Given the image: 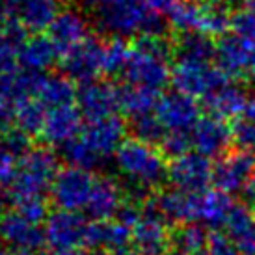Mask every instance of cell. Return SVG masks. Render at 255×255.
<instances>
[{"label": "cell", "instance_id": "obj_1", "mask_svg": "<svg viewBox=\"0 0 255 255\" xmlns=\"http://www.w3.org/2000/svg\"><path fill=\"white\" fill-rule=\"evenodd\" d=\"M175 45L168 36H138L132 41V52L123 78L128 84L162 90L171 82V65Z\"/></svg>", "mask_w": 255, "mask_h": 255}, {"label": "cell", "instance_id": "obj_2", "mask_svg": "<svg viewBox=\"0 0 255 255\" xmlns=\"http://www.w3.org/2000/svg\"><path fill=\"white\" fill-rule=\"evenodd\" d=\"M95 13L101 30L112 36H166L164 19L153 13L143 0H103L95 7Z\"/></svg>", "mask_w": 255, "mask_h": 255}, {"label": "cell", "instance_id": "obj_3", "mask_svg": "<svg viewBox=\"0 0 255 255\" xmlns=\"http://www.w3.org/2000/svg\"><path fill=\"white\" fill-rule=\"evenodd\" d=\"M116 164L132 184L145 194L158 190L168 179V158L158 145L138 138H125L116 151Z\"/></svg>", "mask_w": 255, "mask_h": 255}, {"label": "cell", "instance_id": "obj_4", "mask_svg": "<svg viewBox=\"0 0 255 255\" xmlns=\"http://www.w3.org/2000/svg\"><path fill=\"white\" fill-rule=\"evenodd\" d=\"M58 171L60 160L50 145H32L17 160L13 181L7 186L11 201L32 196L45 198L47 194H50Z\"/></svg>", "mask_w": 255, "mask_h": 255}, {"label": "cell", "instance_id": "obj_5", "mask_svg": "<svg viewBox=\"0 0 255 255\" xmlns=\"http://www.w3.org/2000/svg\"><path fill=\"white\" fill-rule=\"evenodd\" d=\"M231 80L233 78L227 77L214 60L173 58L170 84L175 92L190 95L194 99H205L209 93Z\"/></svg>", "mask_w": 255, "mask_h": 255}, {"label": "cell", "instance_id": "obj_6", "mask_svg": "<svg viewBox=\"0 0 255 255\" xmlns=\"http://www.w3.org/2000/svg\"><path fill=\"white\" fill-rule=\"evenodd\" d=\"M95 179L97 177L93 175V171L82 168L75 166L60 168L50 188L52 203L64 211H75V213L84 211L95 186Z\"/></svg>", "mask_w": 255, "mask_h": 255}, {"label": "cell", "instance_id": "obj_7", "mask_svg": "<svg viewBox=\"0 0 255 255\" xmlns=\"http://www.w3.org/2000/svg\"><path fill=\"white\" fill-rule=\"evenodd\" d=\"M90 220L75 211L56 209L49 214L45 222V237L50 250L69 254L86 246Z\"/></svg>", "mask_w": 255, "mask_h": 255}, {"label": "cell", "instance_id": "obj_8", "mask_svg": "<svg viewBox=\"0 0 255 255\" xmlns=\"http://www.w3.org/2000/svg\"><path fill=\"white\" fill-rule=\"evenodd\" d=\"M170 224L147 196L142 201V218L132 231V246L140 255H166L170 250Z\"/></svg>", "mask_w": 255, "mask_h": 255}, {"label": "cell", "instance_id": "obj_9", "mask_svg": "<svg viewBox=\"0 0 255 255\" xmlns=\"http://www.w3.org/2000/svg\"><path fill=\"white\" fill-rule=\"evenodd\" d=\"M103 52H105V41L99 36L92 34L71 52L62 56L60 64L64 75H67L80 86L99 80V77H103Z\"/></svg>", "mask_w": 255, "mask_h": 255}, {"label": "cell", "instance_id": "obj_10", "mask_svg": "<svg viewBox=\"0 0 255 255\" xmlns=\"http://www.w3.org/2000/svg\"><path fill=\"white\" fill-rule=\"evenodd\" d=\"M213 177L214 164L198 151H190L168 164V181L179 190L203 192L211 186Z\"/></svg>", "mask_w": 255, "mask_h": 255}, {"label": "cell", "instance_id": "obj_11", "mask_svg": "<svg viewBox=\"0 0 255 255\" xmlns=\"http://www.w3.org/2000/svg\"><path fill=\"white\" fill-rule=\"evenodd\" d=\"M255 175V155L242 149H229L216 158L213 184L227 194L244 192Z\"/></svg>", "mask_w": 255, "mask_h": 255}, {"label": "cell", "instance_id": "obj_12", "mask_svg": "<svg viewBox=\"0 0 255 255\" xmlns=\"http://www.w3.org/2000/svg\"><path fill=\"white\" fill-rule=\"evenodd\" d=\"M77 107L86 121L110 118L121 110V88L110 80H93L78 88Z\"/></svg>", "mask_w": 255, "mask_h": 255}, {"label": "cell", "instance_id": "obj_13", "mask_svg": "<svg viewBox=\"0 0 255 255\" xmlns=\"http://www.w3.org/2000/svg\"><path fill=\"white\" fill-rule=\"evenodd\" d=\"M192 147L209 158H220L229 151L233 143V130L229 121L220 120L216 116H201L196 127L190 130Z\"/></svg>", "mask_w": 255, "mask_h": 255}, {"label": "cell", "instance_id": "obj_14", "mask_svg": "<svg viewBox=\"0 0 255 255\" xmlns=\"http://www.w3.org/2000/svg\"><path fill=\"white\" fill-rule=\"evenodd\" d=\"M156 118L160 120L166 130H188L196 127L201 120V107L198 99L181 92L162 93L156 107Z\"/></svg>", "mask_w": 255, "mask_h": 255}, {"label": "cell", "instance_id": "obj_15", "mask_svg": "<svg viewBox=\"0 0 255 255\" xmlns=\"http://www.w3.org/2000/svg\"><path fill=\"white\" fill-rule=\"evenodd\" d=\"M0 241L11 250L37 252L47 242L45 227L22 218L17 211H7L0 216Z\"/></svg>", "mask_w": 255, "mask_h": 255}, {"label": "cell", "instance_id": "obj_16", "mask_svg": "<svg viewBox=\"0 0 255 255\" xmlns=\"http://www.w3.org/2000/svg\"><path fill=\"white\" fill-rule=\"evenodd\" d=\"M125 134L127 125L118 114L103 120L86 121V125L80 130V138L103 158L116 155L120 145L125 142Z\"/></svg>", "mask_w": 255, "mask_h": 255}, {"label": "cell", "instance_id": "obj_17", "mask_svg": "<svg viewBox=\"0 0 255 255\" xmlns=\"http://www.w3.org/2000/svg\"><path fill=\"white\" fill-rule=\"evenodd\" d=\"M49 37L60 50V56H65L75 47H78L86 37L92 36L88 19L75 7H62L56 19L47 30Z\"/></svg>", "mask_w": 255, "mask_h": 255}, {"label": "cell", "instance_id": "obj_18", "mask_svg": "<svg viewBox=\"0 0 255 255\" xmlns=\"http://www.w3.org/2000/svg\"><path fill=\"white\" fill-rule=\"evenodd\" d=\"M82 120L84 116L75 105H64V107L49 108L45 125L41 130V138L47 145H64V143L75 140L80 136L82 130Z\"/></svg>", "mask_w": 255, "mask_h": 255}, {"label": "cell", "instance_id": "obj_19", "mask_svg": "<svg viewBox=\"0 0 255 255\" xmlns=\"http://www.w3.org/2000/svg\"><path fill=\"white\" fill-rule=\"evenodd\" d=\"M156 211L162 214L170 226L192 224L198 216V192H186L179 188L156 190L149 196ZM198 224V222H196Z\"/></svg>", "mask_w": 255, "mask_h": 255}, {"label": "cell", "instance_id": "obj_20", "mask_svg": "<svg viewBox=\"0 0 255 255\" xmlns=\"http://www.w3.org/2000/svg\"><path fill=\"white\" fill-rule=\"evenodd\" d=\"M6 15L19 19L28 32L37 34L49 30L62 11V0H6Z\"/></svg>", "mask_w": 255, "mask_h": 255}, {"label": "cell", "instance_id": "obj_21", "mask_svg": "<svg viewBox=\"0 0 255 255\" xmlns=\"http://www.w3.org/2000/svg\"><path fill=\"white\" fill-rule=\"evenodd\" d=\"M28 30L19 19L4 15L0 19V77L21 71V49Z\"/></svg>", "mask_w": 255, "mask_h": 255}, {"label": "cell", "instance_id": "obj_22", "mask_svg": "<svg viewBox=\"0 0 255 255\" xmlns=\"http://www.w3.org/2000/svg\"><path fill=\"white\" fill-rule=\"evenodd\" d=\"M125 201H127V194L118 181H114L112 177H97L84 211L92 220L107 222L118 214Z\"/></svg>", "mask_w": 255, "mask_h": 255}, {"label": "cell", "instance_id": "obj_23", "mask_svg": "<svg viewBox=\"0 0 255 255\" xmlns=\"http://www.w3.org/2000/svg\"><path fill=\"white\" fill-rule=\"evenodd\" d=\"M250 95L241 84H237V80H231L227 84L220 86L218 90L209 93L203 99V107L207 114L216 116L220 120L233 121L242 118L246 103H248Z\"/></svg>", "mask_w": 255, "mask_h": 255}, {"label": "cell", "instance_id": "obj_24", "mask_svg": "<svg viewBox=\"0 0 255 255\" xmlns=\"http://www.w3.org/2000/svg\"><path fill=\"white\" fill-rule=\"evenodd\" d=\"M60 60H62L60 50L56 49L49 34H43V32L26 37L21 49V69H26V71L45 73Z\"/></svg>", "mask_w": 255, "mask_h": 255}, {"label": "cell", "instance_id": "obj_25", "mask_svg": "<svg viewBox=\"0 0 255 255\" xmlns=\"http://www.w3.org/2000/svg\"><path fill=\"white\" fill-rule=\"evenodd\" d=\"M231 194L220 190V188H207L203 192H198V216L196 222L205 226L207 229L218 231L220 227H226L229 211L233 207Z\"/></svg>", "mask_w": 255, "mask_h": 255}, {"label": "cell", "instance_id": "obj_26", "mask_svg": "<svg viewBox=\"0 0 255 255\" xmlns=\"http://www.w3.org/2000/svg\"><path fill=\"white\" fill-rule=\"evenodd\" d=\"M199 34L220 39L233 28V4L231 0H198Z\"/></svg>", "mask_w": 255, "mask_h": 255}, {"label": "cell", "instance_id": "obj_27", "mask_svg": "<svg viewBox=\"0 0 255 255\" xmlns=\"http://www.w3.org/2000/svg\"><path fill=\"white\" fill-rule=\"evenodd\" d=\"M160 97H162L160 90L127 82L125 86H121V112L130 120L155 114Z\"/></svg>", "mask_w": 255, "mask_h": 255}, {"label": "cell", "instance_id": "obj_28", "mask_svg": "<svg viewBox=\"0 0 255 255\" xmlns=\"http://www.w3.org/2000/svg\"><path fill=\"white\" fill-rule=\"evenodd\" d=\"M211 233L207 231L205 226L201 224H181L171 229L170 237V250L177 255H201L205 254L207 244H209Z\"/></svg>", "mask_w": 255, "mask_h": 255}, {"label": "cell", "instance_id": "obj_29", "mask_svg": "<svg viewBox=\"0 0 255 255\" xmlns=\"http://www.w3.org/2000/svg\"><path fill=\"white\" fill-rule=\"evenodd\" d=\"M77 95V82L62 73V75H45L43 77L41 88L37 92V99L47 108H56L64 107V105H75Z\"/></svg>", "mask_w": 255, "mask_h": 255}, {"label": "cell", "instance_id": "obj_30", "mask_svg": "<svg viewBox=\"0 0 255 255\" xmlns=\"http://www.w3.org/2000/svg\"><path fill=\"white\" fill-rule=\"evenodd\" d=\"M175 58H192V60H214L216 43L213 37L199 32H184L173 37Z\"/></svg>", "mask_w": 255, "mask_h": 255}, {"label": "cell", "instance_id": "obj_31", "mask_svg": "<svg viewBox=\"0 0 255 255\" xmlns=\"http://www.w3.org/2000/svg\"><path fill=\"white\" fill-rule=\"evenodd\" d=\"M132 52V43H128L125 37L112 36L105 41V52H103V77H123L127 69L128 60Z\"/></svg>", "mask_w": 255, "mask_h": 255}, {"label": "cell", "instance_id": "obj_32", "mask_svg": "<svg viewBox=\"0 0 255 255\" xmlns=\"http://www.w3.org/2000/svg\"><path fill=\"white\" fill-rule=\"evenodd\" d=\"M47 112H49V108L37 97L21 101L17 105V112H15V127L21 128L22 132H26L30 138L41 136Z\"/></svg>", "mask_w": 255, "mask_h": 255}, {"label": "cell", "instance_id": "obj_33", "mask_svg": "<svg viewBox=\"0 0 255 255\" xmlns=\"http://www.w3.org/2000/svg\"><path fill=\"white\" fill-rule=\"evenodd\" d=\"M62 156H64L65 162H67V166L82 168V170H88V171H93L99 166L101 160H103V156L97 155L80 136H77L75 140L62 145Z\"/></svg>", "mask_w": 255, "mask_h": 255}, {"label": "cell", "instance_id": "obj_34", "mask_svg": "<svg viewBox=\"0 0 255 255\" xmlns=\"http://www.w3.org/2000/svg\"><path fill=\"white\" fill-rule=\"evenodd\" d=\"M254 226H255V207L252 203L235 201L231 211H229V216H227L226 227H224L227 231V235L235 241V239H239L241 235H244Z\"/></svg>", "mask_w": 255, "mask_h": 255}, {"label": "cell", "instance_id": "obj_35", "mask_svg": "<svg viewBox=\"0 0 255 255\" xmlns=\"http://www.w3.org/2000/svg\"><path fill=\"white\" fill-rule=\"evenodd\" d=\"M130 130L132 136L142 140V142L153 143V145H160L162 138L166 136V127H164L160 120L156 118V114H147V116H140L130 121Z\"/></svg>", "mask_w": 255, "mask_h": 255}, {"label": "cell", "instance_id": "obj_36", "mask_svg": "<svg viewBox=\"0 0 255 255\" xmlns=\"http://www.w3.org/2000/svg\"><path fill=\"white\" fill-rule=\"evenodd\" d=\"M13 211L21 214L22 218L30 220L32 224H39L47 222L49 218V203L47 199L41 196H32V198H21L13 201Z\"/></svg>", "mask_w": 255, "mask_h": 255}, {"label": "cell", "instance_id": "obj_37", "mask_svg": "<svg viewBox=\"0 0 255 255\" xmlns=\"http://www.w3.org/2000/svg\"><path fill=\"white\" fill-rule=\"evenodd\" d=\"M158 147L168 160L179 158V156L190 153V149H194L192 147V134L188 130H168Z\"/></svg>", "mask_w": 255, "mask_h": 255}, {"label": "cell", "instance_id": "obj_38", "mask_svg": "<svg viewBox=\"0 0 255 255\" xmlns=\"http://www.w3.org/2000/svg\"><path fill=\"white\" fill-rule=\"evenodd\" d=\"M231 130H233V143L237 145V149L250 151L255 155V121L239 118L231 125Z\"/></svg>", "mask_w": 255, "mask_h": 255}, {"label": "cell", "instance_id": "obj_39", "mask_svg": "<svg viewBox=\"0 0 255 255\" xmlns=\"http://www.w3.org/2000/svg\"><path fill=\"white\" fill-rule=\"evenodd\" d=\"M235 34L248 39H255V6H241L233 13Z\"/></svg>", "mask_w": 255, "mask_h": 255}, {"label": "cell", "instance_id": "obj_40", "mask_svg": "<svg viewBox=\"0 0 255 255\" xmlns=\"http://www.w3.org/2000/svg\"><path fill=\"white\" fill-rule=\"evenodd\" d=\"M15 112H17V103L6 90L0 88V138L13 128Z\"/></svg>", "mask_w": 255, "mask_h": 255}, {"label": "cell", "instance_id": "obj_41", "mask_svg": "<svg viewBox=\"0 0 255 255\" xmlns=\"http://www.w3.org/2000/svg\"><path fill=\"white\" fill-rule=\"evenodd\" d=\"M205 255H239V250L229 235L222 231H213L209 244H207Z\"/></svg>", "mask_w": 255, "mask_h": 255}, {"label": "cell", "instance_id": "obj_42", "mask_svg": "<svg viewBox=\"0 0 255 255\" xmlns=\"http://www.w3.org/2000/svg\"><path fill=\"white\" fill-rule=\"evenodd\" d=\"M17 156L0 140V186H9L17 170Z\"/></svg>", "mask_w": 255, "mask_h": 255}, {"label": "cell", "instance_id": "obj_43", "mask_svg": "<svg viewBox=\"0 0 255 255\" xmlns=\"http://www.w3.org/2000/svg\"><path fill=\"white\" fill-rule=\"evenodd\" d=\"M235 244H237L239 255H255V226L241 235L239 239H235Z\"/></svg>", "mask_w": 255, "mask_h": 255}, {"label": "cell", "instance_id": "obj_44", "mask_svg": "<svg viewBox=\"0 0 255 255\" xmlns=\"http://www.w3.org/2000/svg\"><path fill=\"white\" fill-rule=\"evenodd\" d=\"M143 2L153 13L160 15V17H168L171 9L177 6L179 0H143Z\"/></svg>", "mask_w": 255, "mask_h": 255}, {"label": "cell", "instance_id": "obj_45", "mask_svg": "<svg viewBox=\"0 0 255 255\" xmlns=\"http://www.w3.org/2000/svg\"><path fill=\"white\" fill-rule=\"evenodd\" d=\"M242 118H244V120H250V121H255V95H252V97L248 99Z\"/></svg>", "mask_w": 255, "mask_h": 255}, {"label": "cell", "instance_id": "obj_46", "mask_svg": "<svg viewBox=\"0 0 255 255\" xmlns=\"http://www.w3.org/2000/svg\"><path fill=\"white\" fill-rule=\"evenodd\" d=\"M107 255H140V254L136 252V248L132 244H128V246H121V248L110 250V252H107Z\"/></svg>", "mask_w": 255, "mask_h": 255}, {"label": "cell", "instance_id": "obj_47", "mask_svg": "<svg viewBox=\"0 0 255 255\" xmlns=\"http://www.w3.org/2000/svg\"><path fill=\"white\" fill-rule=\"evenodd\" d=\"M244 194H246V198H248V203H252V205L255 207V175H254V179H252V183L248 184V188L244 190Z\"/></svg>", "mask_w": 255, "mask_h": 255}, {"label": "cell", "instance_id": "obj_48", "mask_svg": "<svg viewBox=\"0 0 255 255\" xmlns=\"http://www.w3.org/2000/svg\"><path fill=\"white\" fill-rule=\"evenodd\" d=\"M75 2L82 4V6H86V7H92V9H95V7L99 6L103 0H75Z\"/></svg>", "mask_w": 255, "mask_h": 255}, {"label": "cell", "instance_id": "obj_49", "mask_svg": "<svg viewBox=\"0 0 255 255\" xmlns=\"http://www.w3.org/2000/svg\"><path fill=\"white\" fill-rule=\"evenodd\" d=\"M7 199H11V198H9V196H6V194H2V192H0V216H2V214L6 213V211H4V207H6Z\"/></svg>", "mask_w": 255, "mask_h": 255}, {"label": "cell", "instance_id": "obj_50", "mask_svg": "<svg viewBox=\"0 0 255 255\" xmlns=\"http://www.w3.org/2000/svg\"><path fill=\"white\" fill-rule=\"evenodd\" d=\"M0 255H11V248L0 241Z\"/></svg>", "mask_w": 255, "mask_h": 255}, {"label": "cell", "instance_id": "obj_51", "mask_svg": "<svg viewBox=\"0 0 255 255\" xmlns=\"http://www.w3.org/2000/svg\"><path fill=\"white\" fill-rule=\"evenodd\" d=\"M65 255H93V254L84 252V250H75V252H69V254H65Z\"/></svg>", "mask_w": 255, "mask_h": 255}, {"label": "cell", "instance_id": "obj_52", "mask_svg": "<svg viewBox=\"0 0 255 255\" xmlns=\"http://www.w3.org/2000/svg\"><path fill=\"white\" fill-rule=\"evenodd\" d=\"M37 255H65V254L56 252V250H50V252H41V254H37Z\"/></svg>", "mask_w": 255, "mask_h": 255}, {"label": "cell", "instance_id": "obj_53", "mask_svg": "<svg viewBox=\"0 0 255 255\" xmlns=\"http://www.w3.org/2000/svg\"><path fill=\"white\" fill-rule=\"evenodd\" d=\"M11 255H32V252H22V250H13Z\"/></svg>", "mask_w": 255, "mask_h": 255}, {"label": "cell", "instance_id": "obj_54", "mask_svg": "<svg viewBox=\"0 0 255 255\" xmlns=\"http://www.w3.org/2000/svg\"><path fill=\"white\" fill-rule=\"evenodd\" d=\"M242 6H255V0H241Z\"/></svg>", "mask_w": 255, "mask_h": 255}, {"label": "cell", "instance_id": "obj_55", "mask_svg": "<svg viewBox=\"0 0 255 255\" xmlns=\"http://www.w3.org/2000/svg\"><path fill=\"white\" fill-rule=\"evenodd\" d=\"M252 78H254V82H255V71H254V73H252Z\"/></svg>", "mask_w": 255, "mask_h": 255}, {"label": "cell", "instance_id": "obj_56", "mask_svg": "<svg viewBox=\"0 0 255 255\" xmlns=\"http://www.w3.org/2000/svg\"><path fill=\"white\" fill-rule=\"evenodd\" d=\"M201 255H205V254H201Z\"/></svg>", "mask_w": 255, "mask_h": 255}]
</instances>
